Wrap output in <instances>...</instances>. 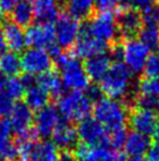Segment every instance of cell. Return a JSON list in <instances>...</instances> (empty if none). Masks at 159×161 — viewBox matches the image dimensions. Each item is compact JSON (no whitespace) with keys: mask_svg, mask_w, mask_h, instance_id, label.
I'll return each mask as SVG.
<instances>
[{"mask_svg":"<svg viewBox=\"0 0 159 161\" xmlns=\"http://www.w3.org/2000/svg\"><path fill=\"white\" fill-rule=\"evenodd\" d=\"M118 34L124 39H135L143 27V19L141 12L130 7L123 6L117 11V19H116Z\"/></svg>","mask_w":159,"mask_h":161,"instance_id":"30bf717a","label":"cell"},{"mask_svg":"<svg viewBox=\"0 0 159 161\" xmlns=\"http://www.w3.org/2000/svg\"><path fill=\"white\" fill-rule=\"evenodd\" d=\"M110 55L105 53H100L94 55L91 58L87 59L84 64V71L89 76V79L93 80H100L105 75L108 69L110 68Z\"/></svg>","mask_w":159,"mask_h":161,"instance_id":"ac0fdd59","label":"cell"},{"mask_svg":"<svg viewBox=\"0 0 159 161\" xmlns=\"http://www.w3.org/2000/svg\"><path fill=\"white\" fill-rule=\"evenodd\" d=\"M105 48V44L90 36L83 26L80 30L79 38L74 45L73 54L79 59H89L96 54L104 53Z\"/></svg>","mask_w":159,"mask_h":161,"instance_id":"7c38bea8","label":"cell"},{"mask_svg":"<svg viewBox=\"0 0 159 161\" xmlns=\"http://www.w3.org/2000/svg\"><path fill=\"white\" fill-rule=\"evenodd\" d=\"M38 85L41 86L49 95L54 99L60 98L63 94V84H62L61 76L55 71H49L47 73L41 74L38 80Z\"/></svg>","mask_w":159,"mask_h":161,"instance_id":"603a6c76","label":"cell"},{"mask_svg":"<svg viewBox=\"0 0 159 161\" xmlns=\"http://www.w3.org/2000/svg\"><path fill=\"white\" fill-rule=\"evenodd\" d=\"M131 103L135 106V108L149 111L156 115L159 114V97H157V95L138 94L132 99Z\"/></svg>","mask_w":159,"mask_h":161,"instance_id":"f1b7e54d","label":"cell"},{"mask_svg":"<svg viewBox=\"0 0 159 161\" xmlns=\"http://www.w3.org/2000/svg\"><path fill=\"white\" fill-rule=\"evenodd\" d=\"M21 69V60L14 52H5L0 55V73L13 78Z\"/></svg>","mask_w":159,"mask_h":161,"instance_id":"484cf974","label":"cell"},{"mask_svg":"<svg viewBox=\"0 0 159 161\" xmlns=\"http://www.w3.org/2000/svg\"><path fill=\"white\" fill-rule=\"evenodd\" d=\"M26 44L33 48H49L55 42V27L53 24H36L27 28Z\"/></svg>","mask_w":159,"mask_h":161,"instance_id":"8fae6325","label":"cell"},{"mask_svg":"<svg viewBox=\"0 0 159 161\" xmlns=\"http://www.w3.org/2000/svg\"><path fill=\"white\" fill-rule=\"evenodd\" d=\"M153 5H157V0H124V6L136 11H145Z\"/></svg>","mask_w":159,"mask_h":161,"instance_id":"d590c367","label":"cell"},{"mask_svg":"<svg viewBox=\"0 0 159 161\" xmlns=\"http://www.w3.org/2000/svg\"><path fill=\"white\" fill-rule=\"evenodd\" d=\"M139 94H150L159 97V76L157 78H143L138 82Z\"/></svg>","mask_w":159,"mask_h":161,"instance_id":"1f68e13d","label":"cell"},{"mask_svg":"<svg viewBox=\"0 0 159 161\" xmlns=\"http://www.w3.org/2000/svg\"><path fill=\"white\" fill-rule=\"evenodd\" d=\"M12 133V126L8 119L6 118H0V141L11 139Z\"/></svg>","mask_w":159,"mask_h":161,"instance_id":"74e56055","label":"cell"},{"mask_svg":"<svg viewBox=\"0 0 159 161\" xmlns=\"http://www.w3.org/2000/svg\"><path fill=\"white\" fill-rule=\"evenodd\" d=\"M76 130L79 139L87 146H108V130L95 118L88 116L81 120Z\"/></svg>","mask_w":159,"mask_h":161,"instance_id":"ba28073f","label":"cell"},{"mask_svg":"<svg viewBox=\"0 0 159 161\" xmlns=\"http://www.w3.org/2000/svg\"><path fill=\"white\" fill-rule=\"evenodd\" d=\"M4 34L6 45L11 49V52L18 53L23 51V48L27 46L26 44V36L22 27L13 23L12 20H7L4 24Z\"/></svg>","mask_w":159,"mask_h":161,"instance_id":"e0dca14e","label":"cell"},{"mask_svg":"<svg viewBox=\"0 0 159 161\" xmlns=\"http://www.w3.org/2000/svg\"><path fill=\"white\" fill-rule=\"evenodd\" d=\"M33 19L34 8L31 0H22L11 11V20L20 27H29Z\"/></svg>","mask_w":159,"mask_h":161,"instance_id":"7402d4cb","label":"cell"},{"mask_svg":"<svg viewBox=\"0 0 159 161\" xmlns=\"http://www.w3.org/2000/svg\"><path fill=\"white\" fill-rule=\"evenodd\" d=\"M0 161H6V160H4V159H1V158H0Z\"/></svg>","mask_w":159,"mask_h":161,"instance_id":"7dc6e473","label":"cell"},{"mask_svg":"<svg viewBox=\"0 0 159 161\" xmlns=\"http://www.w3.org/2000/svg\"><path fill=\"white\" fill-rule=\"evenodd\" d=\"M125 157L115 149H106L102 161H124Z\"/></svg>","mask_w":159,"mask_h":161,"instance_id":"ab89813d","label":"cell"},{"mask_svg":"<svg viewBox=\"0 0 159 161\" xmlns=\"http://www.w3.org/2000/svg\"><path fill=\"white\" fill-rule=\"evenodd\" d=\"M21 68L26 74L31 75H41L52 69L53 59L49 53L44 48H31L26 49L22 53Z\"/></svg>","mask_w":159,"mask_h":161,"instance_id":"8992f818","label":"cell"},{"mask_svg":"<svg viewBox=\"0 0 159 161\" xmlns=\"http://www.w3.org/2000/svg\"><path fill=\"white\" fill-rule=\"evenodd\" d=\"M20 1L22 0H0V6L3 7L4 12H11Z\"/></svg>","mask_w":159,"mask_h":161,"instance_id":"60d3db41","label":"cell"},{"mask_svg":"<svg viewBox=\"0 0 159 161\" xmlns=\"http://www.w3.org/2000/svg\"><path fill=\"white\" fill-rule=\"evenodd\" d=\"M5 18V12H4V9H3V7L0 6V21H3Z\"/></svg>","mask_w":159,"mask_h":161,"instance_id":"bcb514c9","label":"cell"},{"mask_svg":"<svg viewBox=\"0 0 159 161\" xmlns=\"http://www.w3.org/2000/svg\"><path fill=\"white\" fill-rule=\"evenodd\" d=\"M34 17L39 24H53L59 18V9L55 0H33Z\"/></svg>","mask_w":159,"mask_h":161,"instance_id":"ffe728a7","label":"cell"},{"mask_svg":"<svg viewBox=\"0 0 159 161\" xmlns=\"http://www.w3.org/2000/svg\"><path fill=\"white\" fill-rule=\"evenodd\" d=\"M100 88L108 98L117 100L128 94L131 84L132 74L129 68L122 63H115L110 66L105 75L101 79Z\"/></svg>","mask_w":159,"mask_h":161,"instance_id":"6da1fadb","label":"cell"},{"mask_svg":"<svg viewBox=\"0 0 159 161\" xmlns=\"http://www.w3.org/2000/svg\"><path fill=\"white\" fill-rule=\"evenodd\" d=\"M7 45H6V40H5V34L3 27L0 26V54H3L6 52Z\"/></svg>","mask_w":159,"mask_h":161,"instance_id":"ee69618b","label":"cell"},{"mask_svg":"<svg viewBox=\"0 0 159 161\" xmlns=\"http://www.w3.org/2000/svg\"><path fill=\"white\" fill-rule=\"evenodd\" d=\"M85 30L95 39L108 44L116 42V38L118 36V28L116 24V19L109 12H98L93 15L90 21L84 25Z\"/></svg>","mask_w":159,"mask_h":161,"instance_id":"5b68a950","label":"cell"},{"mask_svg":"<svg viewBox=\"0 0 159 161\" xmlns=\"http://www.w3.org/2000/svg\"><path fill=\"white\" fill-rule=\"evenodd\" d=\"M9 122L12 126V132L17 134V138L27 134L32 130V124L34 116L32 109L26 103H18L14 105L12 113L9 114Z\"/></svg>","mask_w":159,"mask_h":161,"instance_id":"5bb4252c","label":"cell"},{"mask_svg":"<svg viewBox=\"0 0 159 161\" xmlns=\"http://www.w3.org/2000/svg\"><path fill=\"white\" fill-rule=\"evenodd\" d=\"M67 12L76 20H84L90 18L94 13V0H66L64 4Z\"/></svg>","mask_w":159,"mask_h":161,"instance_id":"44dd1931","label":"cell"},{"mask_svg":"<svg viewBox=\"0 0 159 161\" xmlns=\"http://www.w3.org/2000/svg\"><path fill=\"white\" fill-rule=\"evenodd\" d=\"M153 138H155V145L159 146V121L157 126H156V130H155V133H153Z\"/></svg>","mask_w":159,"mask_h":161,"instance_id":"f6af8a7d","label":"cell"},{"mask_svg":"<svg viewBox=\"0 0 159 161\" xmlns=\"http://www.w3.org/2000/svg\"><path fill=\"white\" fill-rule=\"evenodd\" d=\"M0 92H5L7 93L13 99V100H18L25 94V87L22 86V82L18 78H8L7 82L5 85L4 90H1Z\"/></svg>","mask_w":159,"mask_h":161,"instance_id":"f546056e","label":"cell"},{"mask_svg":"<svg viewBox=\"0 0 159 161\" xmlns=\"http://www.w3.org/2000/svg\"><path fill=\"white\" fill-rule=\"evenodd\" d=\"M59 69L61 71V80L63 86L73 91L81 92L87 90L89 86V76L84 71V67L73 53L62 52L55 59Z\"/></svg>","mask_w":159,"mask_h":161,"instance_id":"7a4b0ae2","label":"cell"},{"mask_svg":"<svg viewBox=\"0 0 159 161\" xmlns=\"http://www.w3.org/2000/svg\"><path fill=\"white\" fill-rule=\"evenodd\" d=\"M144 73H145V78L159 76V52H155L149 57L144 68Z\"/></svg>","mask_w":159,"mask_h":161,"instance_id":"d6a6232c","label":"cell"},{"mask_svg":"<svg viewBox=\"0 0 159 161\" xmlns=\"http://www.w3.org/2000/svg\"><path fill=\"white\" fill-rule=\"evenodd\" d=\"M79 20L73 18L68 13H62L59 15L55 25V40L58 41L60 48H70L75 45L80 34Z\"/></svg>","mask_w":159,"mask_h":161,"instance_id":"9c48e42d","label":"cell"},{"mask_svg":"<svg viewBox=\"0 0 159 161\" xmlns=\"http://www.w3.org/2000/svg\"><path fill=\"white\" fill-rule=\"evenodd\" d=\"M93 112L95 119L108 132L125 127V122L128 120L126 107L124 103L110 98H102L95 103Z\"/></svg>","mask_w":159,"mask_h":161,"instance_id":"3957f363","label":"cell"},{"mask_svg":"<svg viewBox=\"0 0 159 161\" xmlns=\"http://www.w3.org/2000/svg\"><path fill=\"white\" fill-rule=\"evenodd\" d=\"M126 136H128V133L125 127L110 130L108 132V146L112 147L115 151H118L119 148L124 147Z\"/></svg>","mask_w":159,"mask_h":161,"instance_id":"4dcf8cb0","label":"cell"},{"mask_svg":"<svg viewBox=\"0 0 159 161\" xmlns=\"http://www.w3.org/2000/svg\"><path fill=\"white\" fill-rule=\"evenodd\" d=\"M105 147L96 146L90 147L84 143H80L75 148V158L76 161H102L105 154Z\"/></svg>","mask_w":159,"mask_h":161,"instance_id":"4316f807","label":"cell"},{"mask_svg":"<svg viewBox=\"0 0 159 161\" xmlns=\"http://www.w3.org/2000/svg\"><path fill=\"white\" fill-rule=\"evenodd\" d=\"M95 1V7L100 12H109L111 11H118L121 7L124 6V0H94Z\"/></svg>","mask_w":159,"mask_h":161,"instance_id":"836d02e7","label":"cell"},{"mask_svg":"<svg viewBox=\"0 0 159 161\" xmlns=\"http://www.w3.org/2000/svg\"><path fill=\"white\" fill-rule=\"evenodd\" d=\"M59 155V148L53 141L42 140L34 143L31 161H58Z\"/></svg>","mask_w":159,"mask_h":161,"instance_id":"cb8c5ba5","label":"cell"},{"mask_svg":"<svg viewBox=\"0 0 159 161\" xmlns=\"http://www.w3.org/2000/svg\"><path fill=\"white\" fill-rule=\"evenodd\" d=\"M128 119L133 132L145 135V136L153 135L156 126L158 124L156 114L149 111L138 109V108H133L128 115Z\"/></svg>","mask_w":159,"mask_h":161,"instance_id":"9a60e30c","label":"cell"},{"mask_svg":"<svg viewBox=\"0 0 159 161\" xmlns=\"http://www.w3.org/2000/svg\"><path fill=\"white\" fill-rule=\"evenodd\" d=\"M150 147L151 140L149 136L141 135L136 132H131L128 134L124 143V151L130 158H141L149 152Z\"/></svg>","mask_w":159,"mask_h":161,"instance_id":"d6986e66","label":"cell"},{"mask_svg":"<svg viewBox=\"0 0 159 161\" xmlns=\"http://www.w3.org/2000/svg\"><path fill=\"white\" fill-rule=\"evenodd\" d=\"M58 161H76L75 154L71 151H62L59 155Z\"/></svg>","mask_w":159,"mask_h":161,"instance_id":"7bdbcfd3","label":"cell"},{"mask_svg":"<svg viewBox=\"0 0 159 161\" xmlns=\"http://www.w3.org/2000/svg\"><path fill=\"white\" fill-rule=\"evenodd\" d=\"M60 121L58 108L52 105H47L46 107L38 111L36 115L34 116V130L40 136L47 138L53 134L55 127L58 126Z\"/></svg>","mask_w":159,"mask_h":161,"instance_id":"4fadbf2b","label":"cell"},{"mask_svg":"<svg viewBox=\"0 0 159 161\" xmlns=\"http://www.w3.org/2000/svg\"><path fill=\"white\" fill-rule=\"evenodd\" d=\"M149 57L150 49L137 39H129L123 44V60L131 73L144 72Z\"/></svg>","mask_w":159,"mask_h":161,"instance_id":"52a82bcc","label":"cell"},{"mask_svg":"<svg viewBox=\"0 0 159 161\" xmlns=\"http://www.w3.org/2000/svg\"><path fill=\"white\" fill-rule=\"evenodd\" d=\"M53 143L58 148H61L62 151H70L75 147L77 142V130L71 122L67 120H60L58 126L55 127L53 134Z\"/></svg>","mask_w":159,"mask_h":161,"instance_id":"2e32d148","label":"cell"},{"mask_svg":"<svg viewBox=\"0 0 159 161\" xmlns=\"http://www.w3.org/2000/svg\"><path fill=\"white\" fill-rule=\"evenodd\" d=\"M85 95L91 103H97L100 99H102V91L100 86L97 85H89L88 88L85 90Z\"/></svg>","mask_w":159,"mask_h":161,"instance_id":"f35d334b","label":"cell"},{"mask_svg":"<svg viewBox=\"0 0 159 161\" xmlns=\"http://www.w3.org/2000/svg\"><path fill=\"white\" fill-rule=\"evenodd\" d=\"M93 111V103L82 92L71 91L58 99V112L64 120L81 121L88 118Z\"/></svg>","mask_w":159,"mask_h":161,"instance_id":"277c9868","label":"cell"},{"mask_svg":"<svg viewBox=\"0 0 159 161\" xmlns=\"http://www.w3.org/2000/svg\"><path fill=\"white\" fill-rule=\"evenodd\" d=\"M143 24H159V8L157 5H153L141 12Z\"/></svg>","mask_w":159,"mask_h":161,"instance_id":"8d00e7d4","label":"cell"},{"mask_svg":"<svg viewBox=\"0 0 159 161\" xmlns=\"http://www.w3.org/2000/svg\"><path fill=\"white\" fill-rule=\"evenodd\" d=\"M14 100L5 92H0V118L8 116L14 108Z\"/></svg>","mask_w":159,"mask_h":161,"instance_id":"e575fe53","label":"cell"},{"mask_svg":"<svg viewBox=\"0 0 159 161\" xmlns=\"http://www.w3.org/2000/svg\"><path fill=\"white\" fill-rule=\"evenodd\" d=\"M23 95H25V103L31 109L40 111L41 108L48 105L49 94L38 84L27 88Z\"/></svg>","mask_w":159,"mask_h":161,"instance_id":"d4e9b609","label":"cell"},{"mask_svg":"<svg viewBox=\"0 0 159 161\" xmlns=\"http://www.w3.org/2000/svg\"><path fill=\"white\" fill-rule=\"evenodd\" d=\"M147 160L149 161H159V146L155 145L150 147L147 152Z\"/></svg>","mask_w":159,"mask_h":161,"instance_id":"b9f144b4","label":"cell"},{"mask_svg":"<svg viewBox=\"0 0 159 161\" xmlns=\"http://www.w3.org/2000/svg\"><path fill=\"white\" fill-rule=\"evenodd\" d=\"M139 41L150 49L155 51L159 47V25L158 24H143L139 32Z\"/></svg>","mask_w":159,"mask_h":161,"instance_id":"83f0119b","label":"cell"}]
</instances>
